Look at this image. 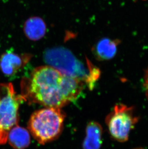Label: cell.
<instances>
[{
    "label": "cell",
    "mask_w": 148,
    "mask_h": 149,
    "mask_svg": "<svg viewBox=\"0 0 148 149\" xmlns=\"http://www.w3.org/2000/svg\"><path fill=\"white\" fill-rule=\"evenodd\" d=\"M84 83L47 65L38 67L21 82L24 100L47 108H60L78 97Z\"/></svg>",
    "instance_id": "6da1fadb"
},
{
    "label": "cell",
    "mask_w": 148,
    "mask_h": 149,
    "mask_svg": "<svg viewBox=\"0 0 148 149\" xmlns=\"http://www.w3.org/2000/svg\"><path fill=\"white\" fill-rule=\"evenodd\" d=\"M44 62L64 75L84 83L92 90L101 76L99 68L87 58L86 64L80 61L73 53L64 47L47 49L44 53Z\"/></svg>",
    "instance_id": "7a4b0ae2"
},
{
    "label": "cell",
    "mask_w": 148,
    "mask_h": 149,
    "mask_svg": "<svg viewBox=\"0 0 148 149\" xmlns=\"http://www.w3.org/2000/svg\"><path fill=\"white\" fill-rule=\"evenodd\" d=\"M66 115L60 108H46L35 111L28 123V130L41 144L54 141L61 133Z\"/></svg>",
    "instance_id": "3957f363"
},
{
    "label": "cell",
    "mask_w": 148,
    "mask_h": 149,
    "mask_svg": "<svg viewBox=\"0 0 148 149\" xmlns=\"http://www.w3.org/2000/svg\"><path fill=\"white\" fill-rule=\"evenodd\" d=\"M23 100L11 83L0 84V145L7 142L9 132L17 125L18 111Z\"/></svg>",
    "instance_id": "277c9868"
},
{
    "label": "cell",
    "mask_w": 148,
    "mask_h": 149,
    "mask_svg": "<svg viewBox=\"0 0 148 149\" xmlns=\"http://www.w3.org/2000/svg\"><path fill=\"white\" fill-rule=\"evenodd\" d=\"M139 117L133 107L124 104H116L106 117L105 122L112 138L118 142L128 141L131 130L138 122Z\"/></svg>",
    "instance_id": "5b68a950"
},
{
    "label": "cell",
    "mask_w": 148,
    "mask_h": 149,
    "mask_svg": "<svg viewBox=\"0 0 148 149\" xmlns=\"http://www.w3.org/2000/svg\"><path fill=\"white\" fill-rule=\"evenodd\" d=\"M31 58L30 54L19 55L15 53L13 50H7L0 58V69L4 76L12 77L15 76Z\"/></svg>",
    "instance_id": "8992f818"
},
{
    "label": "cell",
    "mask_w": 148,
    "mask_h": 149,
    "mask_svg": "<svg viewBox=\"0 0 148 149\" xmlns=\"http://www.w3.org/2000/svg\"><path fill=\"white\" fill-rule=\"evenodd\" d=\"M120 42L119 40L103 38L93 47V53L98 61L110 60L116 55L118 45Z\"/></svg>",
    "instance_id": "52a82bcc"
},
{
    "label": "cell",
    "mask_w": 148,
    "mask_h": 149,
    "mask_svg": "<svg viewBox=\"0 0 148 149\" xmlns=\"http://www.w3.org/2000/svg\"><path fill=\"white\" fill-rule=\"evenodd\" d=\"M102 132L100 124L94 121L89 122L86 129V136L83 143V149H100L102 142Z\"/></svg>",
    "instance_id": "ba28073f"
},
{
    "label": "cell",
    "mask_w": 148,
    "mask_h": 149,
    "mask_svg": "<svg viewBox=\"0 0 148 149\" xmlns=\"http://www.w3.org/2000/svg\"><path fill=\"white\" fill-rule=\"evenodd\" d=\"M24 32L28 39L37 41L43 38L46 33V25L42 18L38 17H30L24 24Z\"/></svg>",
    "instance_id": "9c48e42d"
},
{
    "label": "cell",
    "mask_w": 148,
    "mask_h": 149,
    "mask_svg": "<svg viewBox=\"0 0 148 149\" xmlns=\"http://www.w3.org/2000/svg\"><path fill=\"white\" fill-rule=\"evenodd\" d=\"M7 141L15 149H25L30 143V136L25 128L15 125L8 133Z\"/></svg>",
    "instance_id": "30bf717a"
},
{
    "label": "cell",
    "mask_w": 148,
    "mask_h": 149,
    "mask_svg": "<svg viewBox=\"0 0 148 149\" xmlns=\"http://www.w3.org/2000/svg\"><path fill=\"white\" fill-rule=\"evenodd\" d=\"M144 89L145 91L146 96L148 100V67L145 72L144 76Z\"/></svg>",
    "instance_id": "8fae6325"
},
{
    "label": "cell",
    "mask_w": 148,
    "mask_h": 149,
    "mask_svg": "<svg viewBox=\"0 0 148 149\" xmlns=\"http://www.w3.org/2000/svg\"><path fill=\"white\" fill-rule=\"evenodd\" d=\"M144 1H145V0H144Z\"/></svg>",
    "instance_id": "7c38bea8"
}]
</instances>
